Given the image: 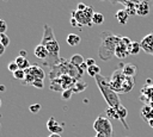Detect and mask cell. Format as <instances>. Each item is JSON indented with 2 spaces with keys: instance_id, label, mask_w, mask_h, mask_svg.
Instances as JSON below:
<instances>
[{
  "instance_id": "cell-1",
  "label": "cell",
  "mask_w": 153,
  "mask_h": 137,
  "mask_svg": "<svg viewBox=\"0 0 153 137\" xmlns=\"http://www.w3.org/2000/svg\"><path fill=\"white\" fill-rule=\"evenodd\" d=\"M122 36H116L111 31H103L100 33V44L98 55L103 61H109L115 56V50Z\"/></svg>"
},
{
  "instance_id": "cell-2",
  "label": "cell",
  "mask_w": 153,
  "mask_h": 137,
  "mask_svg": "<svg viewBox=\"0 0 153 137\" xmlns=\"http://www.w3.org/2000/svg\"><path fill=\"white\" fill-rule=\"evenodd\" d=\"M96 80V83L104 98V100L106 101L108 106L109 107H114V108H117L120 105H121V101H120V98H118V93H116L112 87L110 86V82L106 77H104L103 75H97L94 77Z\"/></svg>"
},
{
  "instance_id": "cell-3",
  "label": "cell",
  "mask_w": 153,
  "mask_h": 137,
  "mask_svg": "<svg viewBox=\"0 0 153 137\" xmlns=\"http://www.w3.org/2000/svg\"><path fill=\"white\" fill-rule=\"evenodd\" d=\"M41 44L45 46V49L49 51L50 55L59 57V52H60V45L54 36V31L53 27L49 24H44L43 26V37L41 41Z\"/></svg>"
},
{
  "instance_id": "cell-4",
  "label": "cell",
  "mask_w": 153,
  "mask_h": 137,
  "mask_svg": "<svg viewBox=\"0 0 153 137\" xmlns=\"http://www.w3.org/2000/svg\"><path fill=\"white\" fill-rule=\"evenodd\" d=\"M93 129L97 133H100L104 137H112L114 127L110 119L106 116H103V114L98 116L93 122Z\"/></svg>"
},
{
  "instance_id": "cell-5",
  "label": "cell",
  "mask_w": 153,
  "mask_h": 137,
  "mask_svg": "<svg viewBox=\"0 0 153 137\" xmlns=\"http://www.w3.org/2000/svg\"><path fill=\"white\" fill-rule=\"evenodd\" d=\"M44 76H45V74L39 66L31 64V67L25 70V77L22 82H23V85H32L35 80H43Z\"/></svg>"
},
{
  "instance_id": "cell-6",
  "label": "cell",
  "mask_w": 153,
  "mask_h": 137,
  "mask_svg": "<svg viewBox=\"0 0 153 137\" xmlns=\"http://www.w3.org/2000/svg\"><path fill=\"white\" fill-rule=\"evenodd\" d=\"M94 14L93 7L92 6H87L85 11L79 12V11H72V17L75 18L79 23L80 26H91L92 25V17Z\"/></svg>"
},
{
  "instance_id": "cell-7",
  "label": "cell",
  "mask_w": 153,
  "mask_h": 137,
  "mask_svg": "<svg viewBox=\"0 0 153 137\" xmlns=\"http://www.w3.org/2000/svg\"><path fill=\"white\" fill-rule=\"evenodd\" d=\"M126 77H127V76L123 74L122 69H116V70L112 73V75H111V77H110L109 82H110V86L112 87V89H114L116 93H121L122 83H123V81H124Z\"/></svg>"
},
{
  "instance_id": "cell-8",
  "label": "cell",
  "mask_w": 153,
  "mask_h": 137,
  "mask_svg": "<svg viewBox=\"0 0 153 137\" xmlns=\"http://www.w3.org/2000/svg\"><path fill=\"white\" fill-rule=\"evenodd\" d=\"M131 43V41L128 38V37H124V36H122L121 37V41H120V43L117 44V46H116V50H115V56L116 57H118V58H124V57H127L128 55H129V52H128V46H129V44Z\"/></svg>"
},
{
  "instance_id": "cell-9",
  "label": "cell",
  "mask_w": 153,
  "mask_h": 137,
  "mask_svg": "<svg viewBox=\"0 0 153 137\" xmlns=\"http://www.w3.org/2000/svg\"><path fill=\"white\" fill-rule=\"evenodd\" d=\"M140 44H141V49L145 52H147V54L153 56V31L149 32L147 36H145L141 39Z\"/></svg>"
},
{
  "instance_id": "cell-10",
  "label": "cell",
  "mask_w": 153,
  "mask_h": 137,
  "mask_svg": "<svg viewBox=\"0 0 153 137\" xmlns=\"http://www.w3.org/2000/svg\"><path fill=\"white\" fill-rule=\"evenodd\" d=\"M122 71L126 76L129 77H134L137 73V67L133 63H127V64H122Z\"/></svg>"
},
{
  "instance_id": "cell-11",
  "label": "cell",
  "mask_w": 153,
  "mask_h": 137,
  "mask_svg": "<svg viewBox=\"0 0 153 137\" xmlns=\"http://www.w3.org/2000/svg\"><path fill=\"white\" fill-rule=\"evenodd\" d=\"M140 114H141V118L143 120L149 122L151 119H153V107L151 105H148V104L143 105L141 111H140Z\"/></svg>"
},
{
  "instance_id": "cell-12",
  "label": "cell",
  "mask_w": 153,
  "mask_h": 137,
  "mask_svg": "<svg viewBox=\"0 0 153 137\" xmlns=\"http://www.w3.org/2000/svg\"><path fill=\"white\" fill-rule=\"evenodd\" d=\"M149 10H151V4L143 1V2H141L139 5H136V15L146 17L149 13Z\"/></svg>"
},
{
  "instance_id": "cell-13",
  "label": "cell",
  "mask_w": 153,
  "mask_h": 137,
  "mask_svg": "<svg viewBox=\"0 0 153 137\" xmlns=\"http://www.w3.org/2000/svg\"><path fill=\"white\" fill-rule=\"evenodd\" d=\"M116 111H117V114H118V120L122 123V125L124 126V129H129V125L126 123V117L128 116V111H127V108L124 107V106H122V105H120L117 108H116Z\"/></svg>"
},
{
  "instance_id": "cell-14",
  "label": "cell",
  "mask_w": 153,
  "mask_h": 137,
  "mask_svg": "<svg viewBox=\"0 0 153 137\" xmlns=\"http://www.w3.org/2000/svg\"><path fill=\"white\" fill-rule=\"evenodd\" d=\"M134 87V77H129L127 76L122 83V88H121V93H128L131 91V88Z\"/></svg>"
},
{
  "instance_id": "cell-15",
  "label": "cell",
  "mask_w": 153,
  "mask_h": 137,
  "mask_svg": "<svg viewBox=\"0 0 153 137\" xmlns=\"http://www.w3.org/2000/svg\"><path fill=\"white\" fill-rule=\"evenodd\" d=\"M66 42H67V44H68L69 46H76V45H79V43L81 42V38H80V36L76 35V33H68V36H67V38H66Z\"/></svg>"
},
{
  "instance_id": "cell-16",
  "label": "cell",
  "mask_w": 153,
  "mask_h": 137,
  "mask_svg": "<svg viewBox=\"0 0 153 137\" xmlns=\"http://www.w3.org/2000/svg\"><path fill=\"white\" fill-rule=\"evenodd\" d=\"M115 17H116V19L118 20V23H120V24L124 25V24L127 23L128 18H129V14H128V12L126 11V8H122V10H118V11L116 12Z\"/></svg>"
},
{
  "instance_id": "cell-17",
  "label": "cell",
  "mask_w": 153,
  "mask_h": 137,
  "mask_svg": "<svg viewBox=\"0 0 153 137\" xmlns=\"http://www.w3.org/2000/svg\"><path fill=\"white\" fill-rule=\"evenodd\" d=\"M14 62L18 64L19 69H23V70H26V69H29V68L31 67V64H30V62L27 61V58H26V57L17 56V57L14 58Z\"/></svg>"
},
{
  "instance_id": "cell-18",
  "label": "cell",
  "mask_w": 153,
  "mask_h": 137,
  "mask_svg": "<svg viewBox=\"0 0 153 137\" xmlns=\"http://www.w3.org/2000/svg\"><path fill=\"white\" fill-rule=\"evenodd\" d=\"M86 86H87L86 82L80 79V80H76V81H75V83H74L73 87H72V91H73V93H80V92L85 91Z\"/></svg>"
},
{
  "instance_id": "cell-19",
  "label": "cell",
  "mask_w": 153,
  "mask_h": 137,
  "mask_svg": "<svg viewBox=\"0 0 153 137\" xmlns=\"http://www.w3.org/2000/svg\"><path fill=\"white\" fill-rule=\"evenodd\" d=\"M69 62L74 66V67H80L82 63H85V60H84V57L81 56V55H79V54H74L71 58H69Z\"/></svg>"
},
{
  "instance_id": "cell-20",
  "label": "cell",
  "mask_w": 153,
  "mask_h": 137,
  "mask_svg": "<svg viewBox=\"0 0 153 137\" xmlns=\"http://www.w3.org/2000/svg\"><path fill=\"white\" fill-rule=\"evenodd\" d=\"M140 49H141L140 42H131L128 46V52H129V55H137Z\"/></svg>"
},
{
  "instance_id": "cell-21",
  "label": "cell",
  "mask_w": 153,
  "mask_h": 137,
  "mask_svg": "<svg viewBox=\"0 0 153 137\" xmlns=\"http://www.w3.org/2000/svg\"><path fill=\"white\" fill-rule=\"evenodd\" d=\"M49 88H50L51 91H54V92H60V91H63V89H62V82H61L60 77L51 80V81H50V86H49Z\"/></svg>"
},
{
  "instance_id": "cell-22",
  "label": "cell",
  "mask_w": 153,
  "mask_h": 137,
  "mask_svg": "<svg viewBox=\"0 0 153 137\" xmlns=\"http://www.w3.org/2000/svg\"><path fill=\"white\" fill-rule=\"evenodd\" d=\"M104 23V14L99 13V12H94L93 17H92V24L94 25H102Z\"/></svg>"
},
{
  "instance_id": "cell-23",
  "label": "cell",
  "mask_w": 153,
  "mask_h": 137,
  "mask_svg": "<svg viewBox=\"0 0 153 137\" xmlns=\"http://www.w3.org/2000/svg\"><path fill=\"white\" fill-rule=\"evenodd\" d=\"M86 73H87V74H88L91 77H96L97 75H99V74H100V68H99V66L94 64V66L88 67Z\"/></svg>"
},
{
  "instance_id": "cell-24",
  "label": "cell",
  "mask_w": 153,
  "mask_h": 137,
  "mask_svg": "<svg viewBox=\"0 0 153 137\" xmlns=\"http://www.w3.org/2000/svg\"><path fill=\"white\" fill-rule=\"evenodd\" d=\"M105 114H106V117L109 118V119H116V120H118V114H117V111H116V108H114V107H106V110H105Z\"/></svg>"
},
{
  "instance_id": "cell-25",
  "label": "cell",
  "mask_w": 153,
  "mask_h": 137,
  "mask_svg": "<svg viewBox=\"0 0 153 137\" xmlns=\"http://www.w3.org/2000/svg\"><path fill=\"white\" fill-rule=\"evenodd\" d=\"M111 4H116V2H118V4H122V5H128V4H134V5H139V4H141V2H143V1H146V0H109Z\"/></svg>"
},
{
  "instance_id": "cell-26",
  "label": "cell",
  "mask_w": 153,
  "mask_h": 137,
  "mask_svg": "<svg viewBox=\"0 0 153 137\" xmlns=\"http://www.w3.org/2000/svg\"><path fill=\"white\" fill-rule=\"evenodd\" d=\"M12 76H13L16 80H20V81H23L24 77H25V70H23V69H18L17 71L12 73Z\"/></svg>"
},
{
  "instance_id": "cell-27",
  "label": "cell",
  "mask_w": 153,
  "mask_h": 137,
  "mask_svg": "<svg viewBox=\"0 0 153 137\" xmlns=\"http://www.w3.org/2000/svg\"><path fill=\"white\" fill-rule=\"evenodd\" d=\"M0 42H1V44L6 48V46H8L10 45V38H8V36L6 35V33H1L0 35Z\"/></svg>"
},
{
  "instance_id": "cell-28",
  "label": "cell",
  "mask_w": 153,
  "mask_h": 137,
  "mask_svg": "<svg viewBox=\"0 0 153 137\" xmlns=\"http://www.w3.org/2000/svg\"><path fill=\"white\" fill-rule=\"evenodd\" d=\"M72 94H73V91L72 89H65V91H62L61 96H62L63 100H69L71 96H72Z\"/></svg>"
},
{
  "instance_id": "cell-29",
  "label": "cell",
  "mask_w": 153,
  "mask_h": 137,
  "mask_svg": "<svg viewBox=\"0 0 153 137\" xmlns=\"http://www.w3.org/2000/svg\"><path fill=\"white\" fill-rule=\"evenodd\" d=\"M57 124H59V122H57L54 117H50V118L48 119V122H47V129H48V130H50L51 127H54V126H55V125H57Z\"/></svg>"
},
{
  "instance_id": "cell-30",
  "label": "cell",
  "mask_w": 153,
  "mask_h": 137,
  "mask_svg": "<svg viewBox=\"0 0 153 137\" xmlns=\"http://www.w3.org/2000/svg\"><path fill=\"white\" fill-rule=\"evenodd\" d=\"M7 69H8L11 73H14V71H17V70L19 69V67H18V64H17L14 61H11V62L7 64Z\"/></svg>"
},
{
  "instance_id": "cell-31",
  "label": "cell",
  "mask_w": 153,
  "mask_h": 137,
  "mask_svg": "<svg viewBox=\"0 0 153 137\" xmlns=\"http://www.w3.org/2000/svg\"><path fill=\"white\" fill-rule=\"evenodd\" d=\"M29 110L31 113H38L41 111V104H33L29 106Z\"/></svg>"
},
{
  "instance_id": "cell-32",
  "label": "cell",
  "mask_w": 153,
  "mask_h": 137,
  "mask_svg": "<svg viewBox=\"0 0 153 137\" xmlns=\"http://www.w3.org/2000/svg\"><path fill=\"white\" fill-rule=\"evenodd\" d=\"M6 30H7V24H6V21H5L4 19H0V35H1V33H5Z\"/></svg>"
},
{
  "instance_id": "cell-33",
  "label": "cell",
  "mask_w": 153,
  "mask_h": 137,
  "mask_svg": "<svg viewBox=\"0 0 153 137\" xmlns=\"http://www.w3.org/2000/svg\"><path fill=\"white\" fill-rule=\"evenodd\" d=\"M32 86L36 87V88H43V86H44L43 80H35L33 83H32Z\"/></svg>"
},
{
  "instance_id": "cell-34",
  "label": "cell",
  "mask_w": 153,
  "mask_h": 137,
  "mask_svg": "<svg viewBox=\"0 0 153 137\" xmlns=\"http://www.w3.org/2000/svg\"><path fill=\"white\" fill-rule=\"evenodd\" d=\"M86 7H87V5H85L84 2H79V4H78V6H76V11L82 12V11H85V10H86Z\"/></svg>"
},
{
  "instance_id": "cell-35",
  "label": "cell",
  "mask_w": 153,
  "mask_h": 137,
  "mask_svg": "<svg viewBox=\"0 0 153 137\" xmlns=\"http://www.w3.org/2000/svg\"><path fill=\"white\" fill-rule=\"evenodd\" d=\"M71 25H72L73 27H78V26H80L79 23H78V20H76L75 18H73V17H71Z\"/></svg>"
},
{
  "instance_id": "cell-36",
  "label": "cell",
  "mask_w": 153,
  "mask_h": 137,
  "mask_svg": "<svg viewBox=\"0 0 153 137\" xmlns=\"http://www.w3.org/2000/svg\"><path fill=\"white\" fill-rule=\"evenodd\" d=\"M85 63L87 64V67H91V66H94V64H96V61H94L93 58H87V60L85 61Z\"/></svg>"
},
{
  "instance_id": "cell-37",
  "label": "cell",
  "mask_w": 153,
  "mask_h": 137,
  "mask_svg": "<svg viewBox=\"0 0 153 137\" xmlns=\"http://www.w3.org/2000/svg\"><path fill=\"white\" fill-rule=\"evenodd\" d=\"M5 49H6V48H5V46L1 44V42H0V56H2V55H4V52H5Z\"/></svg>"
},
{
  "instance_id": "cell-38",
  "label": "cell",
  "mask_w": 153,
  "mask_h": 137,
  "mask_svg": "<svg viewBox=\"0 0 153 137\" xmlns=\"http://www.w3.org/2000/svg\"><path fill=\"white\" fill-rule=\"evenodd\" d=\"M19 56H22V57H26V51H25V50H20V51H19Z\"/></svg>"
},
{
  "instance_id": "cell-39",
  "label": "cell",
  "mask_w": 153,
  "mask_h": 137,
  "mask_svg": "<svg viewBox=\"0 0 153 137\" xmlns=\"http://www.w3.org/2000/svg\"><path fill=\"white\" fill-rule=\"evenodd\" d=\"M49 137H61V135H59V133H50Z\"/></svg>"
},
{
  "instance_id": "cell-40",
  "label": "cell",
  "mask_w": 153,
  "mask_h": 137,
  "mask_svg": "<svg viewBox=\"0 0 153 137\" xmlns=\"http://www.w3.org/2000/svg\"><path fill=\"white\" fill-rule=\"evenodd\" d=\"M5 89H6V87L4 85H0V92H5Z\"/></svg>"
},
{
  "instance_id": "cell-41",
  "label": "cell",
  "mask_w": 153,
  "mask_h": 137,
  "mask_svg": "<svg viewBox=\"0 0 153 137\" xmlns=\"http://www.w3.org/2000/svg\"><path fill=\"white\" fill-rule=\"evenodd\" d=\"M148 125H149V126H151V127L153 129V119H151V120L148 122Z\"/></svg>"
},
{
  "instance_id": "cell-42",
  "label": "cell",
  "mask_w": 153,
  "mask_h": 137,
  "mask_svg": "<svg viewBox=\"0 0 153 137\" xmlns=\"http://www.w3.org/2000/svg\"><path fill=\"white\" fill-rule=\"evenodd\" d=\"M0 107H1V99H0Z\"/></svg>"
},
{
  "instance_id": "cell-43",
  "label": "cell",
  "mask_w": 153,
  "mask_h": 137,
  "mask_svg": "<svg viewBox=\"0 0 153 137\" xmlns=\"http://www.w3.org/2000/svg\"><path fill=\"white\" fill-rule=\"evenodd\" d=\"M151 106H152V107H153V102H152V104H151Z\"/></svg>"
},
{
  "instance_id": "cell-44",
  "label": "cell",
  "mask_w": 153,
  "mask_h": 137,
  "mask_svg": "<svg viewBox=\"0 0 153 137\" xmlns=\"http://www.w3.org/2000/svg\"><path fill=\"white\" fill-rule=\"evenodd\" d=\"M100 1H104V0H100Z\"/></svg>"
},
{
  "instance_id": "cell-45",
  "label": "cell",
  "mask_w": 153,
  "mask_h": 137,
  "mask_svg": "<svg viewBox=\"0 0 153 137\" xmlns=\"http://www.w3.org/2000/svg\"><path fill=\"white\" fill-rule=\"evenodd\" d=\"M0 126H1V123H0Z\"/></svg>"
},
{
  "instance_id": "cell-46",
  "label": "cell",
  "mask_w": 153,
  "mask_h": 137,
  "mask_svg": "<svg viewBox=\"0 0 153 137\" xmlns=\"http://www.w3.org/2000/svg\"><path fill=\"white\" fill-rule=\"evenodd\" d=\"M94 137H97V136H94Z\"/></svg>"
}]
</instances>
